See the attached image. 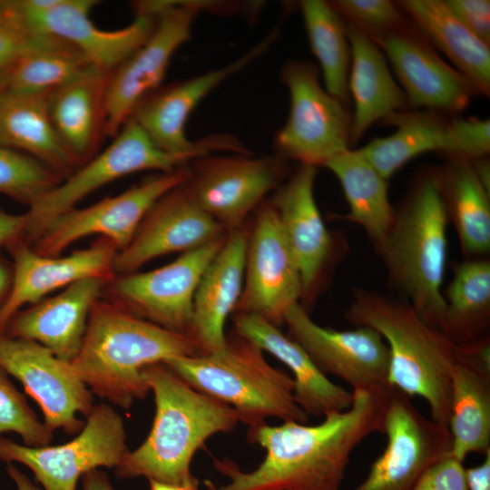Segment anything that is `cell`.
<instances>
[{"label":"cell","instance_id":"1","mask_svg":"<svg viewBox=\"0 0 490 490\" xmlns=\"http://www.w3.org/2000/svg\"><path fill=\"white\" fill-rule=\"evenodd\" d=\"M390 389H353L347 410L328 414L317 425L265 422L249 428L248 440L265 451L262 462L245 472L227 457L213 458L229 482L216 485L205 480L204 490H339L354 449L370 434L382 433Z\"/></svg>","mask_w":490,"mask_h":490},{"label":"cell","instance_id":"2","mask_svg":"<svg viewBox=\"0 0 490 490\" xmlns=\"http://www.w3.org/2000/svg\"><path fill=\"white\" fill-rule=\"evenodd\" d=\"M142 375L154 397L155 413L144 441L115 468L119 478L145 477L169 485L197 480L191 461L211 437L232 431L240 421L230 407L193 388L163 363Z\"/></svg>","mask_w":490,"mask_h":490},{"label":"cell","instance_id":"3","mask_svg":"<svg viewBox=\"0 0 490 490\" xmlns=\"http://www.w3.org/2000/svg\"><path fill=\"white\" fill-rule=\"evenodd\" d=\"M199 353L191 337L99 299L71 363L93 395L127 409L149 393L142 375L146 367Z\"/></svg>","mask_w":490,"mask_h":490},{"label":"cell","instance_id":"4","mask_svg":"<svg viewBox=\"0 0 490 490\" xmlns=\"http://www.w3.org/2000/svg\"><path fill=\"white\" fill-rule=\"evenodd\" d=\"M345 318L381 335L389 349L388 386L423 398L431 419L448 429L450 374L458 345L424 322L405 299L364 289H356Z\"/></svg>","mask_w":490,"mask_h":490},{"label":"cell","instance_id":"5","mask_svg":"<svg viewBox=\"0 0 490 490\" xmlns=\"http://www.w3.org/2000/svg\"><path fill=\"white\" fill-rule=\"evenodd\" d=\"M394 211L377 252L393 285L424 322L441 331L448 217L435 172L416 177Z\"/></svg>","mask_w":490,"mask_h":490},{"label":"cell","instance_id":"6","mask_svg":"<svg viewBox=\"0 0 490 490\" xmlns=\"http://www.w3.org/2000/svg\"><path fill=\"white\" fill-rule=\"evenodd\" d=\"M163 364L188 385L234 409L249 428L277 417L307 423L294 397V381L270 365L264 351L236 332L220 350L179 357Z\"/></svg>","mask_w":490,"mask_h":490},{"label":"cell","instance_id":"7","mask_svg":"<svg viewBox=\"0 0 490 490\" xmlns=\"http://www.w3.org/2000/svg\"><path fill=\"white\" fill-rule=\"evenodd\" d=\"M279 34L275 28L256 45L230 63L182 81L160 86L133 110L130 119L138 124L161 150L196 158L217 152L250 154L230 134H212L191 141L186 122L196 106L221 83L236 74L264 54Z\"/></svg>","mask_w":490,"mask_h":490},{"label":"cell","instance_id":"8","mask_svg":"<svg viewBox=\"0 0 490 490\" xmlns=\"http://www.w3.org/2000/svg\"><path fill=\"white\" fill-rule=\"evenodd\" d=\"M132 5L135 15L155 17L147 40L110 75L105 93L104 136L115 137L135 107L158 89L175 52L191 34L200 11L191 1L147 0Z\"/></svg>","mask_w":490,"mask_h":490},{"label":"cell","instance_id":"9","mask_svg":"<svg viewBox=\"0 0 490 490\" xmlns=\"http://www.w3.org/2000/svg\"><path fill=\"white\" fill-rule=\"evenodd\" d=\"M280 79L290 106L274 137L276 156L317 167L350 149L352 113L320 83L317 64L290 59L283 64Z\"/></svg>","mask_w":490,"mask_h":490},{"label":"cell","instance_id":"10","mask_svg":"<svg viewBox=\"0 0 490 490\" xmlns=\"http://www.w3.org/2000/svg\"><path fill=\"white\" fill-rule=\"evenodd\" d=\"M197 159L168 153L129 119L113 142L81 165L25 212L24 240L32 244L57 216L71 210L99 188L126 175L142 171L170 172Z\"/></svg>","mask_w":490,"mask_h":490},{"label":"cell","instance_id":"11","mask_svg":"<svg viewBox=\"0 0 490 490\" xmlns=\"http://www.w3.org/2000/svg\"><path fill=\"white\" fill-rule=\"evenodd\" d=\"M129 451L122 416L103 403L93 406L81 431L67 443L35 447L0 437V459L28 467L43 490H76L84 474L115 469Z\"/></svg>","mask_w":490,"mask_h":490},{"label":"cell","instance_id":"12","mask_svg":"<svg viewBox=\"0 0 490 490\" xmlns=\"http://www.w3.org/2000/svg\"><path fill=\"white\" fill-rule=\"evenodd\" d=\"M226 236L183 252L162 267L115 275L103 290L107 300L164 328L191 337L197 287Z\"/></svg>","mask_w":490,"mask_h":490},{"label":"cell","instance_id":"13","mask_svg":"<svg viewBox=\"0 0 490 490\" xmlns=\"http://www.w3.org/2000/svg\"><path fill=\"white\" fill-rule=\"evenodd\" d=\"M183 185L192 200L228 232L285 181L289 167L278 156L208 154L193 160Z\"/></svg>","mask_w":490,"mask_h":490},{"label":"cell","instance_id":"14","mask_svg":"<svg viewBox=\"0 0 490 490\" xmlns=\"http://www.w3.org/2000/svg\"><path fill=\"white\" fill-rule=\"evenodd\" d=\"M189 175V164L170 172H158L118 195L85 208L68 210L54 218L30 245L40 255L55 257L74 242L98 235L119 252L129 245L152 205Z\"/></svg>","mask_w":490,"mask_h":490},{"label":"cell","instance_id":"15","mask_svg":"<svg viewBox=\"0 0 490 490\" xmlns=\"http://www.w3.org/2000/svg\"><path fill=\"white\" fill-rule=\"evenodd\" d=\"M382 433L386 447L354 490H414L424 474L451 451L448 429L424 416L408 396L394 387Z\"/></svg>","mask_w":490,"mask_h":490},{"label":"cell","instance_id":"16","mask_svg":"<svg viewBox=\"0 0 490 490\" xmlns=\"http://www.w3.org/2000/svg\"><path fill=\"white\" fill-rule=\"evenodd\" d=\"M302 294L300 272L277 211L264 201L249 233L243 287L234 313H251L280 328Z\"/></svg>","mask_w":490,"mask_h":490},{"label":"cell","instance_id":"17","mask_svg":"<svg viewBox=\"0 0 490 490\" xmlns=\"http://www.w3.org/2000/svg\"><path fill=\"white\" fill-rule=\"evenodd\" d=\"M0 367L15 377L42 410L44 423L53 432L81 431L94 406L93 394L71 362L56 357L41 344L0 335Z\"/></svg>","mask_w":490,"mask_h":490},{"label":"cell","instance_id":"18","mask_svg":"<svg viewBox=\"0 0 490 490\" xmlns=\"http://www.w3.org/2000/svg\"><path fill=\"white\" fill-rule=\"evenodd\" d=\"M371 40L390 62L408 105L451 115L464 111L479 94L466 77L436 54L411 21Z\"/></svg>","mask_w":490,"mask_h":490},{"label":"cell","instance_id":"19","mask_svg":"<svg viewBox=\"0 0 490 490\" xmlns=\"http://www.w3.org/2000/svg\"><path fill=\"white\" fill-rule=\"evenodd\" d=\"M284 325L325 374L335 376L353 389L389 387V349L379 333L368 327L336 330L316 323L299 303L288 310Z\"/></svg>","mask_w":490,"mask_h":490},{"label":"cell","instance_id":"20","mask_svg":"<svg viewBox=\"0 0 490 490\" xmlns=\"http://www.w3.org/2000/svg\"><path fill=\"white\" fill-rule=\"evenodd\" d=\"M30 25L37 32L59 37L76 47L90 63L113 72L150 36L155 17L135 15L127 26L106 31L89 15L95 0H19Z\"/></svg>","mask_w":490,"mask_h":490},{"label":"cell","instance_id":"21","mask_svg":"<svg viewBox=\"0 0 490 490\" xmlns=\"http://www.w3.org/2000/svg\"><path fill=\"white\" fill-rule=\"evenodd\" d=\"M12 258V282L0 309V335L10 319L26 305L86 278L111 279L115 276L116 248L100 238L92 246L65 256L48 257L37 253L23 239L5 248Z\"/></svg>","mask_w":490,"mask_h":490},{"label":"cell","instance_id":"22","mask_svg":"<svg viewBox=\"0 0 490 490\" xmlns=\"http://www.w3.org/2000/svg\"><path fill=\"white\" fill-rule=\"evenodd\" d=\"M183 183L152 205L129 245L117 252L115 275L134 272L156 258L191 250L228 233L192 200Z\"/></svg>","mask_w":490,"mask_h":490},{"label":"cell","instance_id":"23","mask_svg":"<svg viewBox=\"0 0 490 490\" xmlns=\"http://www.w3.org/2000/svg\"><path fill=\"white\" fill-rule=\"evenodd\" d=\"M317 167L299 164L270 201L297 261L302 299H311L330 260L333 238L314 196Z\"/></svg>","mask_w":490,"mask_h":490},{"label":"cell","instance_id":"24","mask_svg":"<svg viewBox=\"0 0 490 490\" xmlns=\"http://www.w3.org/2000/svg\"><path fill=\"white\" fill-rule=\"evenodd\" d=\"M109 280L86 278L74 282L58 294L18 311L4 335L37 342L72 362L82 346L91 310Z\"/></svg>","mask_w":490,"mask_h":490},{"label":"cell","instance_id":"25","mask_svg":"<svg viewBox=\"0 0 490 490\" xmlns=\"http://www.w3.org/2000/svg\"><path fill=\"white\" fill-rule=\"evenodd\" d=\"M450 455L490 451V339L458 345L450 374Z\"/></svg>","mask_w":490,"mask_h":490},{"label":"cell","instance_id":"26","mask_svg":"<svg viewBox=\"0 0 490 490\" xmlns=\"http://www.w3.org/2000/svg\"><path fill=\"white\" fill-rule=\"evenodd\" d=\"M249 233L243 227L227 233L197 287L191 336L201 354L220 350L226 344V321L242 291Z\"/></svg>","mask_w":490,"mask_h":490},{"label":"cell","instance_id":"27","mask_svg":"<svg viewBox=\"0 0 490 490\" xmlns=\"http://www.w3.org/2000/svg\"><path fill=\"white\" fill-rule=\"evenodd\" d=\"M233 323L237 334L271 354L291 371L295 401L308 416H325L351 406L352 392L332 382L279 328L257 315L242 312L234 313Z\"/></svg>","mask_w":490,"mask_h":490},{"label":"cell","instance_id":"28","mask_svg":"<svg viewBox=\"0 0 490 490\" xmlns=\"http://www.w3.org/2000/svg\"><path fill=\"white\" fill-rule=\"evenodd\" d=\"M351 47L348 92L354 103L349 145L354 146L376 122L407 109L380 48L365 34L345 23Z\"/></svg>","mask_w":490,"mask_h":490},{"label":"cell","instance_id":"29","mask_svg":"<svg viewBox=\"0 0 490 490\" xmlns=\"http://www.w3.org/2000/svg\"><path fill=\"white\" fill-rule=\"evenodd\" d=\"M111 73L91 65L48 95L54 128L80 165L95 155L104 136L105 93Z\"/></svg>","mask_w":490,"mask_h":490},{"label":"cell","instance_id":"30","mask_svg":"<svg viewBox=\"0 0 490 490\" xmlns=\"http://www.w3.org/2000/svg\"><path fill=\"white\" fill-rule=\"evenodd\" d=\"M46 93H13L0 100V144L38 160L62 180L81 165L59 136Z\"/></svg>","mask_w":490,"mask_h":490},{"label":"cell","instance_id":"31","mask_svg":"<svg viewBox=\"0 0 490 490\" xmlns=\"http://www.w3.org/2000/svg\"><path fill=\"white\" fill-rule=\"evenodd\" d=\"M433 47L466 77L479 94L490 93V46L452 14L445 0L396 2Z\"/></svg>","mask_w":490,"mask_h":490},{"label":"cell","instance_id":"32","mask_svg":"<svg viewBox=\"0 0 490 490\" xmlns=\"http://www.w3.org/2000/svg\"><path fill=\"white\" fill-rule=\"evenodd\" d=\"M434 172L463 252L470 259L486 255L490 250V192L476 177L470 160L447 158Z\"/></svg>","mask_w":490,"mask_h":490},{"label":"cell","instance_id":"33","mask_svg":"<svg viewBox=\"0 0 490 490\" xmlns=\"http://www.w3.org/2000/svg\"><path fill=\"white\" fill-rule=\"evenodd\" d=\"M450 117L427 110L407 109L383 122L396 127L385 137H376L358 151L388 180L412 159L429 152L446 155Z\"/></svg>","mask_w":490,"mask_h":490},{"label":"cell","instance_id":"34","mask_svg":"<svg viewBox=\"0 0 490 490\" xmlns=\"http://www.w3.org/2000/svg\"><path fill=\"white\" fill-rule=\"evenodd\" d=\"M323 167L337 177L342 187L349 209L344 218L363 228L377 247L394 220L387 181L358 149L350 148L333 156Z\"/></svg>","mask_w":490,"mask_h":490},{"label":"cell","instance_id":"35","mask_svg":"<svg viewBox=\"0 0 490 490\" xmlns=\"http://www.w3.org/2000/svg\"><path fill=\"white\" fill-rule=\"evenodd\" d=\"M446 304L441 332L464 345L487 337L490 321V261L467 259L454 267L443 293Z\"/></svg>","mask_w":490,"mask_h":490},{"label":"cell","instance_id":"36","mask_svg":"<svg viewBox=\"0 0 490 490\" xmlns=\"http://www.w3.org/2000/svg\"><path fill=\"white\" fill-rule=\"evenodd\" d=\"M299 5L310 49L319 64L324 88L349 108L351 47L345 23L327 1L303 0Z\"/></svg>","mask_w":490,"mask_h":490},{"label":"cell","instance_id":"37","mask_svg":"<svg viewBox=\"0 0 490 490\" xmlns=\"http://www.w3.org/2000/svg\"><path fill=\"white\" fill-rule=\"evenodd\" d=\"M91 65L90 61L73 44L48 34L10 67L7 93H51Z\"/></svg>","mask_w":490,"mask_h":490},{"label":"cell","instance_id":"38","mask_svg":"<svg viewBox=\"0 0 490 490\" xmlns=\"http://www.w3.org/2000/svg\"><path fill=\"white\" fill-rule=\"evenodd\" d=\"M62 181L38 160L0 144V193L30 207Z\"/></svg>","mask_w":490,"mask_h":490},{"label":"cell","instance_id":"39","mask_svg":"<svg viewBox=\"0 0 490 490\" xmlns=\"http://www.w3.org/2000/svg\"><path fill=\"white\" fill-rule=\"evenodd\" d=\"M9 432L19 435L24 445L35 447L50 445L54 437L0 367V437Z\"/></svg>","mask_w":490,"mask_h":490},{"label":"cell","instance_id":"40","mask_svg":"<svg viewBox=\"0 0 490 490\" xmlns=\"http://www.w3.org/2000/svg\"><path fill=\"white\" fill-rule=\"evenodd\" d=\"M344 23L370 39L406 25L409 19L389 0H336L328 2Z\"/></svg>","mask_w":490,"mask_h":490},{"label":"cell","instance_id":"41","mask_svg":"<svg viewBox=\"0 0 490 490\" xmlns=\"http://www.w3.org/2000/svg\"><path fill=\"white\" fill-rule=\"evenodd\" d=\"M47 35L32 28L19 0H0V68L12 66Z\"/></svg>","mask_w":490,"mask_h":490},{"label":"cell","instance_id":"42","mask_svg":"<svg viewBox=\"0 0 490 490\" xmlns=\"http://www.w3.org/2000/svg\"><path fill=\"white\" fill-rule=\"evenodd\" d=\"M489 152V119L450 117L445 156L472 160L488 155Z\"/></svg>","mask_w":490,"mask_h":490},{"label":"cell","instance_id":"43","mask_svg":"<svg viewBox=\"0 0 490 490\" xmlns=\"http://www.w3.org/2000/svg\"><path fill=\"white\" fill-rule=\"evenodd\" d=\"M463 463L446 456L424 474L414 490H468Z\"/></svg>","mask_w":490,"mask_h":490},{"label":"cell","instance_id":"44","mask_svg":"<svg viewBox=\"0 0 490 490\" xmlns=\"http://www.w3.org/2000/svg\"><path fill=\"white\" fill-rule=\"evenodd\" d=\"M445 2L465 27L490 46L489 0H445Z\"/></svg>","mask_w":490,"mask_h":490},{"label":"cell","instance_id":"45","mask_svg":"<svg viewBox=\"0 0 490 490\" xmlns=\"http://www.w3.org/2000/svg\"><path fill=\"white\" fill-rule=\"evenodd\" d=\"M26 214H13L0 208V250L23 239L26 228Z\"/></svg>","mask_w":490,"mask_h":490},{"label":"cell","instance_id":"46","mask_svg":"<svg viewBox=\"0 0 490 490\" xmlns=\"http://www.w3.org/2000/svg\"><path fill=\"white\" fill-rule=\"evenodd\" d=\"M468 490H490V451L478 466L466 468Z\"/></svg>","mask_w":490,"mask_h":490},{"label":"cell","instance_id":"47","mask_svg":"<svg viewBox=\"0 0 490 490\" xmlns=\"http://www.w3.org/2000/svg\"><path fill=\"white\" fill-rule=\"evenodd\" d=\"M81 480L83 490H115L107 474L100 469L87 472Z\"/></svg>","mask_w":490,"mask_h":490},{"label":"cell","instance_id":"48","mask_svg":"<svg viewBox=\"0 0 490 490\" xmlns=\"http://www.w3.org/2000/svg\"><path fill=\"white\" fill-rule=\"evenodd\" d=\"M474 172L485 187L490 192V162L488 155L470 160Z\"/></svg>","mask_w":490,"mask_h":490},{"label":"cell","instance_id":"49","mask_svg":"<svg viewBox=\"0 0 490 490\" xmlns=\"http://www.w3.org/2000/svg\"><path fill=\"white\" fill-rule=\"evenodd\" d=\"M12 263L0 256V309L8 296L12 282Z\"/></svg>","mask_w":490,"mask_h":490},{"label":"cell","instance_id":"50","mask_svg":"<svg viewBox=\"0 0 490 490\" xmlns=\"http://www.w3.org/2000/svg\"><path fill=\"white\" fill-rule=\"evenodd\" d=\"M6 473L14 482L16 490H43L41 487L35 485L31 479L14 464H8Z\"/></svg>","mask_w":490,"mask_h":490},{"label":"cell","instance_id":"51","mask_svg":"<svg viewBox=\"0 0 490 490\" xmlns=\"http://www.w3.org/2000/svg\"><path fill=\"white\" fill-rule=\"evenodd\" d=\"M148 490H201L198 480L185 485H169L156 481H149Z\"/></svg>","mask_w":490,"mask_h":490},{"label":"cell","instance_id":"52","mask_svg":"<svg viewBox=\"0 0 490 490\" xmlns=\"http://www.w3.org/2000/svg\"><path fill=\"white\" fill-rule=\"evenodd\" d=\"M10 67L0 68V100L8 92Z\"/></svg>","mask_w":490,"mask_h":490}]
</instances>
